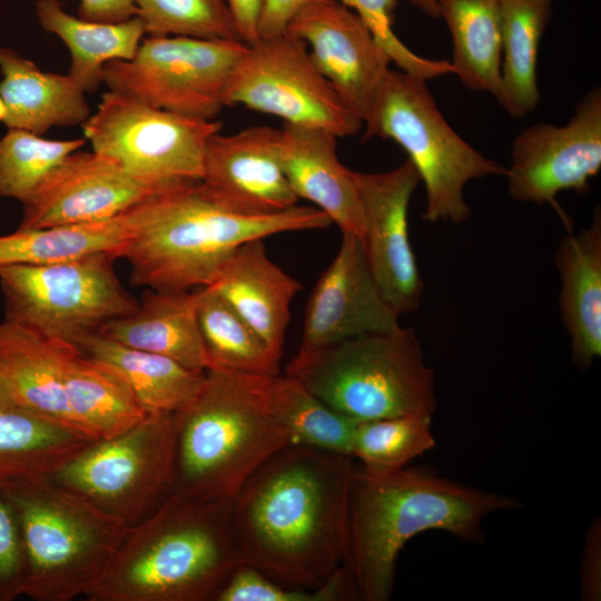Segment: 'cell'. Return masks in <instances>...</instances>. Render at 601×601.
<instances>
[{
    "label": "cell",
    "mask_w": 601,
    "mask_h": 601,
    "mask_svg": "<svg viewBox=\"0 0 601 601\" xmlns=\"http://www.w3.org/2000/svg\"><path fill=\"white\" fill-rule=\"evenodd\" d=\"M282 130L252 126L235 134L210 136L200 181L230 209L269 215L297 205L280 160Z\"/></svg>",
    "instance_id": "cell-19"
},
{
    "label": "cell",
    "mask_w": 601,
    "mask_h": 601,
    "mask_svg": "<svg viewBox=\"0 0 601 601\" xmlns=\"http://www.w3.org/2000/svg\"><path fill=\"white\" fill-rule=\"evenodd\" d=\"M252 380L267 410L292 435L294 444L352 456L358 421L333 410L287 374Z\"/></svg>",
    "instance_id": "cell-32"
},
{
    "label": "cell",
    "mask_w": 601,
    "mask_h": 601,
    "mask_svg": "<svg viewBox=\"0 0 601 601\" xmlns=\"http://www.w3.org/2000/svg\"><path fill=\"white\" fill-rule=\"evenodd\" d=\"M178 427V414L147 413L124 432L91 441L48 475L132 526L174 493Z\"/></svg>",
    "instance_id": "cell-9"
},
{
    "label": "cell",
    "mask_w": 601,
    "mask_h": 601,
    "mask_svg": "<svg viewBox=\"0 0 601 601\" xmlns=\"http://www.w3.org/2000/svg\"><path fill=\"white\" fill-rule=\"evenodd\" d=\"M335 1L349 8L361 18L398 70L425 80L453 75L450 61L421 57L394 33V11L398 0Z\"/></svg>",
    "instance_id": "cell-39"
},
{
    "label": "cell",
    "mask_w": 601,
    "mask_h": 601,
    "mask_svg": "<svg viewBox=\"0 0 601 601\" xmlns=\"http://www.w3.org/2000/svg\"><path fill=\"white\" fill-rule=\"evenodd\" d=\"M174 493L230 500L292 435L273 417L252 376L206 371L194 404L178 414Z\"/></svg>",
    "instance_id": "cell-6"
},
{
    "label": "cell",
    "mask_w": 601,
    "mask_h": 601,
    "mask_svg": "<svg viewBox=\"0 0 601 601\" xmlns=\"http://www.w3.org/2000/svg\"><path fill=\"white\" fill-rule=\"evenodd\" d=\"M342 234L335 258L308 298L296 359L345 339L401 327L400 315L372 275L362 240L353 234Z\"/></svg>",
    "instance_id": "cell-17"
},
{
    "label": "cell",
    "mask_w": 601,
    "mask_h": 601,
    "mask_svg": "<svg viewBox=\"0 0 601 601\" xmlns=\"http://www.w3.org/2000/svg\"><path fill=\"white\" fill-rule=\"evenodd\" d=\"M553 0H501V77L496 102L511 118L531 114L540 101L538 52Z\"/></svg>",
    "instance_id": "cell-28"
},
{
    "label": "cell",
    "mask_w": 601,
    "mask_h": 601,
    "mask_svg": "<svg viewBox=\"0 0 601 601\" xmlns=\"http://www.w3.org/2000/svg\"><path fill=\"white\" fill-rule=\"evenodd\" d=\"M91 441L18 404L0 380V482L50 474Z\"/></svg>",
    "instance_id": "cell-29"
},
{
    "label": "cell",
    "mask_w": 601,
    "mask_h": 601,
    "mask_svg": "<svg viewBox=\"0 0 601 601\" xmlns=\"http://www.w3.org/2000/svg\"><path fill=\"white\" fill-rule=\"evenodd\" d=\"M365 218L363 248L384 298L398 314L416 311L423 279L408 233V207L421 178L407 159L383 173L354 171Z\"/></svg>",
    "instance_id": "cell-15"
},
{
    "label": "cell",
    "mask_w": 601,
    "mask_h": 601,
    "mask_svg": "<svg viewBox=\"0 0 601 601\" xmlns=\"http://www.w3.org/2000/svg\"><path fill=\"white\" fill-rule=\"evenodd\" d=\"M65 392L79 432L91 440L117 435L146 415L120 375L77 346L67 363Z\"/></svg>",
    "instance_id": "cell-30"
},
{
    "label": "cell",
    "mask_w": 601,
    "mask_h": 601,
    "mask_svg": "<svg viewBox=\"0 0 601 601\" xmlns=\"http://www.w3.org/2000/svg\"><path fill=\"white\" fill-rule=\"evenodd\" d=\"M156 190L114 159L93 150H77L22 203L23 213L18 228H45L114 218L139 205Z\"/></svg>",
    "instance_id": "cell-18"
},
{
    "label": "cell",
    "mask_w": 601,
    "mask_h": 601,
    "mask_svg": "<svg viewBox=\"0 0 601 601\" xmlns=\"http://www.w3.org/2000/svg\"><path fill=\"white\" fill-rule=\"evenodd\" d=\"M225 105L322 128L337 138L363 128L362 119L316 68L305 42L286 31L247 46L229 80Z\"/></svg>",
    "instance_id": "cell-13"
},
{
    "label": "cell",
    "mask_w": 601,
    "mask_h": 601,
    "mask_svg": "<svg viewBox=\"0 0 601 601\" xmlns=\"http://www.w3.org/2000/svg\"><path fill=\"white\" fill-rule=\"evenodd\" d=\"M35 7L40 27L69 49L68 75L86 93L102 82L107 62L132 59L146 35L137 16L120 22H95L69 14L58 0H37Z\"/></svg>",
    "instance_id": "cell-27"
},
{
    "label": "cell",
    "mask_w": 601,
    "mask_h": 601,
    "mask_svg": "<svg viewBox=\"0 0 601 601\" xmlns=\"http://www.w3.org/2000/svg\"><path fill=\"white\" fill-rule=\"evenodd\" d=\"M0 491L18 528L22 595L36 601L87 597L129 526L48 474L7 479Z\"/></svg>",
    "instance_id": "cell-5"
},
{
    "label": "cell",
    "mask_w": 601,
    "mask_h": 601,
    "mask_svg": "<svg viewBox=\"0 0 601 601\" xmlns=\"http://www.w3.org/2000/svg\"><path fill=\"white\" fill-rule=\"evenodd\" d=\"M580 591L583 600L601 599V523L595 520L588 529L580 563Z\"/></svg>",
    "instance_id": "cell-41"
},
{
    "label": "cell",
    "mask_w": 601,
    "mask_h": 601,
    "mask_svg": "<svg viewBox=\"0 0 601 601\" xmlns=\"http://www.w3.org/2000/svg\"><path fill=\"white\" fill-rule=\"evenodd\" d=\"M306 1L307 0H264L258 21V37L266 38L285 32L292 16Z\"/></svg>",
    "instance_id": "cell-43"
},
{
    "label": "cell",
    "mask_w": 601,
    "mask_h": 601,
    "mask_svg": "<svg viewBox=\"0 0 601 601\" xmlns=\"http://www.w3.org/2000/svg\"><path fill=\"white\" fill-rule=\"evenodd\" d=\"M75 347L8 321L0 324V380L11 397L35 414L80 433L65 392L67 363Z\"/></svg>",
    "instance_id": "cell-22"
},
{
    "label": "cell",
    "mask_w": 601,
    "mask_h": 601,
    "mask_svg": "<svg viewBox=\"0 0 601 601\" xmlns=\"http://www.w3.org/2000/svg\"><path fill=\"white\" fill-rule=\"evenodd\" d=\"M280 160L295 196L313 203L342 233L361 240L365 218L353 170L337 156V137L317 128L283 122Z\"/></svg>",
    "instance_id": "cell-20"
},
{
    "label": "cell",
    "mask_w": 601,
    "mask_h": 601,
    "mask_svg": "<svg viewBox=\"0 0 601 601\" xmlns=\"http://www.w3.org/2000/svg\"><path fill=\"white\" fill-rule=\"evenodd\" d=\"M75 345L87 356L110 366L125 381L147 413L186 412L203 387L206 372L119 344L99 332L81 336Z\"/></svg>",
    "instance_id": "cell-26"
},
{
    "label": "cell",
    "mask_w": 601,
    "mask_h": 601,
    "mask_svg": "<svg viewBox=\"0 0 601 601\" xmlns=\"http://www.w3.org/2000/svg\"><path fill=\"white\" fill-rule=\"evenodd\" d=\"M516 506L513 497L453 481L427 467L374 472L354 463L344 565L359 600L391 598L398 555L414 536L442 531L480 544L484 520Z\"/></svg>",
    "instance_id": "cell-2"
},
{
    "label": "cell",
    "mask_w": 601,
    "mask_h": 601,
    "mask_svg": "<svg viewBox=\"0 0 601 601\" xmlns=\"http://www.w3.org/2000/svg\"><path fill=\"white\" fill-rule=\"evenodd\" d=\"M452 39L453 75L494 98L501 77V0H436Z\"/></svg>",
    "instance_id": "cell-31"
},
{
    "label": "cell",
    "mask_w": 601,
    "mask_h": 601,
    "mask_svg": "<svg viewBox=\"0 0 601 601\" xmlns=\"http://www.w3.org/2000/svg\"><path fill=\"white\" fill-rule=\"evenodd\" d=\"M600 169L601 89L593 87L565 125L540 122L519 132L504 176L514 200L550 205L571 231L572 220L556 196L564 190L587 193Z\"/></svg>",
    "instance_id": "cell-14"
},
{
    "label": "cell",
    "mask_w": 601,
    "mask_h": 601,
    "mask_svg": "<svg viewBox=\"0 0 601 601\" xmlns=\"http://www.w3.org/2000/svg\"><path fill=\"white\" fill-rule=\"evenodd\" d=\"M245 563L229 502L195 501L177 493L129 526L89 601H215Z\"/></svg>",
    "instance_id": "cell-4"
},
{
    "label": "cell",
    "mask_w": 601,
    "mask_h": 601,
    "mask_svg": "<svg viewBox=\"0 0 601 601\" xmlns=\"http://www.w3.org/2000/svg\"><path fill=\"white\" fill-rule=\"evenodd\" d=\"M355 460L289 444L228 500L245 563L275 581L317 589L348 553V493Z\"/></svg>",
    "instance_id": "cell-1"
},
{
    "label": "cell",
    "mask_w": 601,
    "mask_h": 601,
    "mask_svg": "<svg viewBox=\"0 0 601 601\" xmlns=\"http://www.w3.org/2000/svg\"><path fill=\"white\" fill-rule=\"evenodd\" d=\"M148 37L242 41L227 0H135Z\"/></svg>",
    "instance_id": "cell-37"
},
{
    "label": "cell",
    "mask_w": 601,
    "mask_h": 601,
    "mask_svg": "<svg viewBox=\"0 0 601 601\" xmlns=\"http://www.w3.org/2000/svg\"><path fill=\"white\" fill-rule=\"evenodd\" d=\"M415 8L420 9L424 14L431 18H440L439 6L436 0H405Z\"/></svg>",
    "instance_id": "cell-45"
},
{
    "label": "cell",
    "mask_w": 601,
    "mask_h": 601,
    "mask_svg": "<svg viewBox=\"0 0 601 601\" xmlns=\"http://www.w3.org/2000/svg\"><path fill=\"white\" fill-rule=\"evenodd\" d=\"M110 253L42 265L0 268L4 321L75 343L138 304L121 285Z\"/></svg>",
    "instance_id": "cell-10"
},
{
    "label": "cell",
    "mask_w": 601,
    "mask_h": 601,
    "mask_svg": "<svg viewBox=\"0 0 601 601\" xmlns=\"http://www.w3.org/2000/svg\"><path fill=\"white\" fill-rule=\"evenodd\" d=\"M82 127L93 151L158 189L200 180L206 144L223 125L216 119L174 114L109 90Z\"/></svg>",
    "instance_id": "cell-12"
},
{
    "label": "cell",
    "mask_w": 601,
    "mask_h": 601,
    "mask_svg": "<svg viewBox=\"0 0 601 601\" xmlns=\"http://www.w3.org/2000/svg\"><path fill=\"white\" fill-rule=\"evenodd\" d=\"M197 300V290L148 289L132 313L108 322L98 332L127 347L206 372L208 357L198 324Z\"/></svg>",
    "instance_id": "cell-25"
},
{
    "label": "cell",
    "mask_w": 601,
    "mask_h": 601,
    "mask_svg": "<svg viewBox=\"0 0 601 601\" xmlns=\"http://www.w3.org/2000/svg\"><path fill=\"white\" fill-rule=\"evenodd\" d=\"M286 374L355 421L433 416L435 374L413 329L367 334L293 358Z\"/></svg>",
    "instance_id": "cell-7"
},
{
    "label": "cell",
    "mask_w": 601,
    "mask_h": 601,
    "mask_svg": "<svg viewBox=\"0 0 601 601\" xmlns=\"http://www.w3.org/2000/svg\"><path fill=\"white\" fill-rule=\"evenodd\" d=\"M0 121L8 128L42 135L91 115L86 92L69 75L43 71L7 47H0Z\"/></svg>",
    "instance_id": "cell-24"
},
{
    "label": "cell",
    "mask_w": 601,
    "mask_h": 601,
    "mask_svg": "<svg viewBox=\"0 0 601 601\" xmlns=\"http://www.w3.org/2000/svg\"><path fill=\"white\" fill-rule=\"evenodd\" d=\"M559 306L570 338L571 359L588 370L601 356V210L590 225L564 236L554 253Z\"/></svg>",
    "instance_id": "cell-23"
},
{
    "label": "cell",
    "mask_w": 601,
    "mask_h": 601,
    "mask_svg": "<svg viewBox=\"0 0 601 601\" xmlns=\"http://www.w3.org/2000/svg\"><path fill=\"white\" fill-rule=\"evenodd\" d=\"M79 18L95 22H120L137 16L135 0H80Z\"/></svg>",
    "instance_id": "cell-42"
},
{
    "label": "cell",
    "mask_w": 601,
    "mask_h": 601,
    "mask_svg": "<svg viewBox=\"0 0 601 601\" xmlns=\"http://www.w3.org/2000/svg\"><path fill=\"white\" fill-rule=\"evenodd\" d=\"M243 41L181 36L144 38L130 60L105 65L109 90L186 117L214 120L231 75L247 50Z\"/></svg>",
    "instance_id": "cell-11"
},
{
    "label": "cell",
    "mask_w": 601,
    "mask_h": 601,
    "mask_svg": "<svg viewBox=\"0 0 601 601\" xmlns=\"http://www.w3.org/2000/svg\"><path fill=\"white\" fill-rule=\"evenodd\" d=\"M435 445L432 416L362 421L356 425L352 456L370 471L388 472L407 466Z\"/></svg>",
    "instance_id": "cell-35"
},
{
    "label": "cell",
    "mask_w": 601,
    "mask_h": 601,
    "mask_svg": "<svg viewBox=\"0 0 601 601\" xmlns=\"http://www.w3.org/2000/svg\"><path fill=\"white\" fill-rule=\"evenodd\" d=\"M425 79L390 69L363 122V140L398 144L425 188L427 223H465L472 210L464 188L473 179L504 176L505 167L465 141L439 109Z\"/></svg>",
    "instance_id": "cell-8"
},
{
    "label": "cell",
    "mask_w": 601,
    "mask_h": 601,
    "mask_svg": "<svg viewBox=\"0 0 601 601\" xmlns=\"http://www.w3.org/2000/svg\"><path fill=\"white\" fill-rule=\"evenodd\" d=\"M197 298L208 370L249 376L279 373L280 358L214 289L200 287Z\"/></svg>",
    "instance_id": "cell-34"
},
{
    "label": "cell",
    "mask_w": 601,
    "mask_h": 601,
    "mask_svg": "<svg viewBox=\"0 0 601 601\" xmlns=\"http://www.w3.org/2000/svg\"><path fill=\"white\" fill-rule=\"evenodd\" d=\"M233 12L239 37L250 46L258 40V21L264 0H227Z\"/></svg>",
    "instance_id": "cell-44"
},
{
    "label": "cell",
    "mask_w": 601,
    "mask_h": 601,
    "mask_svg": "<svg viewBox=\"0 0 601 601\" xmlns=\"http://www.w3.org/2000/svg\"><path fill=\"white\" fill-rule=\"evenodd\" d=\"M206 287L214 289L282 358L290 304L303 286L270 260L263 239L240 245Z\"/></svg>",
    "instance_id": "cell-21"
},
{
    "label": "cell",
    "mask_w": 601,
    "mask_h": 601,
    "mask_svg": "<svg viewBox=\"0 0 601 601\" xmlns=\"http://www.w3.org/2000/svg\"><path fill=\"white\" fill-rule=\"evenodd\" d=\"M285 31L305 42L316 68L364 122L392 62L361 18L335 0H307Z\"/></svg>",
    "instance_id": "cell-16"
},
{
    "label": "cell",
    "mask_w": 601,
    "mask_h": 601,
    "mask_svg": "<svg viewBox=\"0 0 601 601\" xmlns=\"http://www.w3.org/2000/svg\"><path fill=\"white\" fill-rule=\"evenodd\" d=\"M134 226L131 209L114 218L45 228L20 229L0 236V268L42 265L95 253L111 255L127 240Z\"/></svg>",
    "instance_id": "cell-33"
},
{
    "label": "cell",
    "mask_w": 601,
    "mask_h": 601,
    "mask_svg": "<svg viewBox=\"0 0 601 601\" xmlns=\"http://www.w3.org/2000/svg\"><path fill=\"white\" fill-rule=\"evenodd\" d=\"M86 138L49 140L23 129L8 128L0 138V197L26 201L41 183Z\"/></svg>",
    "instance_id": "cell-36"
},
{
    "label": "cell",
    "mask_w": 601,
    "mask_h": 601,
    "mask_svg": "<svg viewBox=\"0 0 601 601\" xmlns=\"http://www.w3.org/2000/svg\"><path fill=\"white\" fill-rule=\"evenodd\" d=\"M359 600L345 565L317 589L282 584L258 569L243 563L234 570L215 601H348Z\"/></svg>",
    "instance_id": "cell-38"
},
{
    "label": "cell",
    "mask_w": 601,
    "mask_h": 601,
    "mask_svg": "<svg viewBox=\"0 0 601 601\" xmlns=\"http://www.w3.org/2000/svg\"><path fill=\"white\" fill-rule=\"evenodd\" d=\"M131 211V234L112 256L130 264L132 285L157 292L209 286L247 242L333 224L318 208L299 205L269 215L242 214L216 199L200 180L161 187Z\"/></svg>",
    "instance_id": "cell-3"
},
{
    "label": "cell",
    "mask_w": 601,
    "mask_h": 601,
    "mask_svg": "<svg viewBox=\"0 0 601 601\" xmlns=\"http://www.w3.org/2000/svg\"><path fill=\"white\" fill-rule=\"evenodd\" d=\"M23 561L16 519L0 491V601L22 595Z\"/></svg>",
    "instance_id": "cell-40"
}]
</instances>
